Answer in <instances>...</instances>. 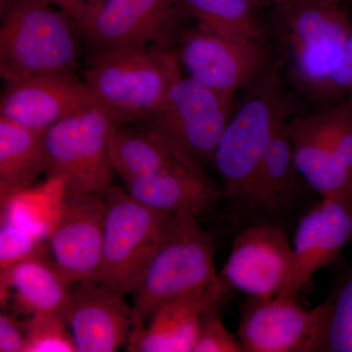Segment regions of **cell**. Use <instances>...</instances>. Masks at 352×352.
Listing matches in <instances>:
<instances>
[{
    "mask_svg": "<svg viewBox=\"0 0 352 352\" xmlns=\"http://www.w3.org/2000/svg\"><path fill=\"white\" fill-rule=\"evenodd\" d=\"M96 106L82 78L68 72L4 82L0 116L45 131L62 120Z\"/></svg>",
    "mask_w": 352,
    "mask_h": 352,
    "instance_id": "14",
    "label": "cell"
},
{
    "mask_svg": "<svg viewBox=\"0 0 352 352\" xmlns=\"http://www.w3.org/2000/svg\"><path fill=\"white\" fill-rule=\"evenodd\" d=\"M73 21L76 28L87 19L105 0H45Z\"/></svg>",
    "mask_w": 352,
    "mask_h": 352,
    "instance_id": "32",
    "label": "cell"
},
{
    "mask_svg": "<svg viewBox=\"0 0 352 352\" xmlns=\"http://www.w3.org/2000/svg\"><path fill=\"white\" fill-rule=\"evenodd\" d=\"M87 62L82 80L117 124H138L151 117L183 75L173 48L162 46L118 51Z\"/></svg>",
    "mask_w": 352,
    "mask_h": 352,
    "instance_id": "2",
    "label": "cell"
},
{
    "mask_svg": "<svg viewBox=\"0 0 352 352\" xmlns=\"http://www.w3.org/2000/svg\"><path fill=\"white\" fill-rule=\"evenodd\" d=\"M212 234L189 210L176 212L142 279L132 292L133 307L148 323L166 303L223 285L214 263Z\"/></svg>",
    "mask_w": 352,
    "mask_h": 352,
    "instance_id": "5",
    "label": "cell"
},
{
    "mask_svg": "<svg viewBox=\"0 0 352 352\" xmlns=\"http://www.w3.org/2000/svg\"><path fill=\"white\" fill-rule=\"evenodd\" d=\"M184 17L179 0H105L76 30L89 61L133 48H175Z\"/></svg>",
    "mask_w": 352,
    "mask_h": 352,
    "instance_id": "8",
    "label": "cell"
},
{
    "mask_svg": "<svg viewBox=\"0 0 352 352\" xmlns=\"http://www.w3.org/2000/svg\"><path fill=\"white\" fill-rule=\"evenodd\" d=\"M217 309L204 315L193 352H244L238 335L229 331Z\"/></svg>",
    "mask_w": 352,
    "mask_h": 352,
    "instance_id": "29",
    "label": "cell"
},
{
    "mask_svg": "<svg viewBox=\"0 0 352 352\" xmlns=\"http://www.w3.org/2000/svg\"><path fill=\"white\" fill-rule=\"evenodd\" d=\"M68 192L66 178L47 175L43 182L21 190L0 203L1 219L46 241L61 217Z\"/></svg>",
    "mask_w": 352,
    "mask_h": 352,
    "instance_id": "24",
    "label": "cell"
},
{
    "mask_svg": "<svg viewBox=\"0 0 352 352\" xmlns=\"http://www.w3.org/2000/svg\"><path fill=\"white\" fill-rule=\"evenodd\" d=\"M10 311L0 314V352H24L25 322Z\"/></svg>",
    "mask_w": 352,
    "mask_h": 352,
    "instance_id": "30",
    "label": "cell"
},
{
    "mask_svg": "<svg viewBox=\"0 0 352 352\" xmlns=\"http://www.w3.org/2000/svg\"><path fill=\"white\" fill-rule=\"evenodd\" d=\"M352 243V201L322 199L300 219L294 238V263L283 296H296L319 271Z\"/></svg>",
    "mask_w": 352,
    "mask_h": 352,
    "instance_id": "17",
    "label": "cell"
},
{
    "mask_svg": "<svg viewBox=\"0 0 352 352\" xmlns=\"http://www.w3.org/2000/svg\"><path fill=\"white\" fill-rule=\"evenodd\" d=\"M105 210L104 196L69 189L63 212L41 256L67 283L96 281L103 252Z\"/></svg>",
    "mask_w": 352,
    "mask_h": 352,
    "instance_id": "12",
    "label": "cell"
},
{
    "mask_svg": "<svg viewBox=\"0 0 352 352\" xmlns=\"http://www.w3.org/2000/svg\"><path fill=\"white\" fill-rule=\"evenodd\" d=\"M111 124L107 113L96 106L46 129V175L63 176L69 189L105 195L116 175L108 147Z\"/></svg>",
    "mask_w": 352,
    "mask_h": 352,
    "instance_id": "10",
    "label": "cell"
},
{
    "mask_svg": "<svg viewBox=\"0 0 352 352\" xmlns=\"http://www.w3.org/2000/svg\"><path fill=\"white\" fill-rule=\"evenodd\" d=\"M173 50L183 75L231 100L270 65L263 43L224 38L197 27L182 30Z\"/></svg>",
    "mask_w": 352,
    "mask_h": 352,
    "instance_id": "11",
    "label": "cell"
},
{
    "mask_svg": "<svg viewBox=\"0 0 352 352\" xmlns=\"http://www.w3.org/2000/svg\"><path fill=\"white\" fill-rule=\"evenodd\" d=\"M232 102L182 75L161 107L140 122L200 164H214L222 134L232 116Z\"/></svg>",
    "mask_w": 352,
    "mask_h": 352,
    "instance_id": "9",
    "label": "cell"
},
{
    "mask_svg": "<svg viewBox=\"0 0 352 352\" xmlns=\"http://www.w3.org/2000/svg\"><path fill=\"white\" fill-rule=\"evenodd\" d=\"M298 173L322 199L352 201V99L289 120Z\"/></svg>",
    "mask_w": 352,
    "mask_h": 352,
    "instance_id": "7",
    "label": "cell"
},
{
    "mask_svg": "<svg viewBox=\"0 0 352 352\" xmlns=\"http://www.w3.org/2000/svg\"><path fill=\"white\" fill-rule=\"evenodd\" d=\"M44 131L0 116V203L46 173Z\"/></svg>",
    "mask_w": 352,
    "mask_h": 352,
    "instance_id": "22",
    "label": "cell"
},
{
    "mask_svg": "<svg viewBox=\"0 0 352 352\" xmlns=\"http://www.w3.org/2000/svg\"><path fill=\"white\" fill-rule=\"evenodd\" d=\"M322 307L310 352H352V265Z\"/></svg>",
    "mask_w": 352,
    "mask_h": 352,
    "instance_id": "26",
    "label": "cell"
},
{
    "mask_svg": "<svg viewBox=\"0 0 352 352\" xmlns=\"http://www.w3.org/2000/svg\"><path fill=\"white\" fill-rule=\"evenodd\" d=\"M24 352H76L72 333L64 316L41 314L25 321Z\"/></svg>",
    "mask_w": 352,
    "mask_h": 352,
    "instance_id": "27",
    "label": "cell"
},
{
    "mask_svg": "<svg viewBox=\"0 0 352 352\" xmlns=\"http://www.w3.org/2000/svg\"><path fill=\"white\" fill-rule=\"evenodd\" d=\"M124 296L94 280L72 284L64 318L76 352H113L127 344L136 314Z\"/></svg>",
    "mask_w": 352,
    "mask_h": 352,
    "instance_id": "16",
    "label": "cell"
},
{
    "mask_svg": "<svg viewBox=\"0 0 352 352\" xmlns=\"http://www.w3.org/2000/svg\"><path fill=\"white\" fill-rule=\"evenodd\" d=\"M3 82L75 72L82 44L73 21L45 0H10L1 9Z\"/></svg>",
    "mask_w": 352,
    "mask_h": 352,
    "instance_id": "3",
    "label": "cell"
},
{
    "mask_svg": "<svg viewBox=\"0 0 352 352\" xmlns=\"http://www.w3.org/2000/svg\"><path fill=\"white\" fill-rule=\"evenodd\" d=\"M186 17L201 31L238 41L264 43L254 0H179Z\"/></svg>",
    "mask_w": 352,
    "mask_h": 352,
    "instance_id": "25",
    "label": "cell"
},
{
    "mask_svg": "<svg viewBox=\"0 0 352 352\" xmlns=\"http://www.w3.org/2000/svg\"><path fill=\"white\" fill-rule=\"evenodd\" d=\"M278 10L277 41L289 82L320 108L344 100L333 73L352 34L344 0H291Z\"/></svg>",
    "mask_w": 352,
    "mask_h": 352,
    "instance_id": "1",
    "label": "cell"
},
{
    "mask_svg": "<svg viewBox=\"0 0 352 352\" xmlns=\"http://www.w3.org/2000/svg\"><path fill=\"white\" fill-rule=\"evenodd\" d=\"M333 83L342 96L352 99V34L333 69Z\"/></svg>",
    "mask_w": 352,
    "mask_h": 352,
    "instance_id": "31",
    "label": "cell"
},
{
    "mask_svg": "<svg viewBox=\"0 0 352 352\" xmlns=\"http://www.w3.org/2000/svg\"><path fill=\"white\" fill-rule=\"evenodd\" d=\"M124 187L129 195L154 210L173 214L189 210L196 217L212 212L222 196L200 164L192 160L132 178Z\"/></svg>",
    "mask_w": 352,
    "mask_h": 352,
    "instance_id": "19",
    "label": "cell"
},
{
    "mask_svg": "<svg viewBox=\"0 0 352 352\" xmlns=\"http://www.w3.org/2000/svg\"><path fill=\"white\" fill-rule=\"evenodd\" d=\"M293 245L279 227H249L234 241L220 279L226 288L248 298L283 296L293 270Z\"/></svg>",
    "mask_w": 352,
    "mask_h": 352,
    "instance_id": "13",
    "label": "cell"
},
{
    "mask_svg": "<svg viewBox=\"0 0 352 352\" xmlns=\"http://www.w3.org/2000/svg\"><path fill=\"white\" fill-rule=\"evenodd\" d=\"M302 182L305 180L296 168L288 119L278 127L259 164L249 205L279 210L293 201Z\"/></svg>",
    "mask_w": 352,
    "mask_h": 352,
    "instance_id": "23",
    "label": "cell"
},
{
    "mask_svg": "<svg viewBox=\"0 0 352 352\" xmlns=\"http://www.w3.org/2000/svg\"><path fill=\"white\" fill-rule=\"evenodd\" d=\"M268 65L231 116L217 146L214 166L223 183L222 196L250 203L254 178L278 127L289 119L278 66Z\"/></svg>",
    "mask_w": 352,
    "mask_h": 352,
    "instance_id": "4",
    "label": "cell"
},
{
    "mask_svg": "<svg viewBox=\"0 0 352 352\" xmlns=\"http://www.w3.org/2000/svg\"><path fill=\"white\" fill-rule=\"evenodd\" d=\"M224 285L180 296L166 303L146 326L135 310L129 351L193 352L204 315L219 307L228 293Z\"/></svg>",
    "mask_w": 352,
    "mask_h": 352,
    "instance_id": "18",
    "label": "cell"
},
{
    "mask_svg": "<svg viewBox=\"0 0 352 352\" xmlns=\"http://www.w3.org/2000/svg\"><path fill=\"white\" fill-rule=\"evenodd\" d=\"M109 154L122 183L191 160L156 132L141 124H111Z\"/></svg>",
    "mask_w": 352,
    "mask_h": 352,
    "instance_id": "21",
    "label": "cell"
},
{
    "mask_svg": "<svg viewBox=\"0 0 352 352\" xmlns=\"http://www.w3.org/2000/svg\"><path fill=\"white\" fill-rule=\"evenodd\" d=\"M72 284L60 276L43 256H34L0 270L2 308L16 315L41 314L65 316Z\"/></svg>",
    "mask_w": 352,
    "mask_h": 352,
    "instance_id": "20",
    "label": "cell"
},
{
    "mask_svg": "<svg viewBox=\"0 0 352 352\" xmlns=\"http://www.w3.org/2000/svg\"><path fill=\"white\" fill-rule=\"evenodd\" d=\"M323 307H303L296 296L248 298L241 307L238 338L244 352H310Z\"/></svg>",
    "mask_w": 352,
    "mask_h": 352,
    "instance_id": "15",
    "label": "cell"
},
{
    "mask_svg": "<svg viewBox=\"0 0 352 352\" xmlns=\"http://www.w3.org/2000/svg\"><path fill=\"white\" fill-rule=\"evenodd\" d=\"M104 201L103 252L96 281L127 295L142 279L176 212L148 207L116 185Z\"/></svg>",
    "mask_w": 352,
    "mask_h": 352,
    "instance_id": "6",
    "label": "cell"
},
{
    "mask_svg": "<svg viewBox=\"0 0 352 352\" xmlns=\"http://www.w3.org/2000/svg\"><path fill=\"white\" fill-rule=\"evenodd\" d=\"M0 222V270L43 254L45 241L9 220Z\"/></svg>",
    "mask_w": 352,
    "mask_h": 352,
    "instance_id": "28",
    "label": "cell"
},
{
    "mask_svg": "<svg viewBox=\"0 0 352 352\" xmlns=\"http://www.w3.org/2000/svg\"><path fill=\"white\" fill-rule=\"evenodd\" d=\"M258 6H263V4H273L277 7H281L288 3L291 0H254Z\"/></svg>",
    "mask_w": 352,
    "mask_h": 352,
    "instance_id": "33",
    "label": "cell"
}]
</instances>
